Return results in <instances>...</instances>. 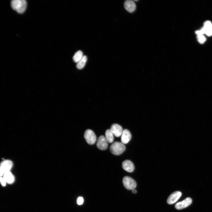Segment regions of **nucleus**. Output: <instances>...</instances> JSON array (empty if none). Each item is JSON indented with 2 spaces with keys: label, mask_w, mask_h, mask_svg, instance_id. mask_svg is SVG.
Segmentation results:
<instances>
[{
  "label": "nucleus",
  "mask_w": 212,
  "mask_h": 212,
  "mask_svg": "<svg viewBox=\"0 0 212 212\" xmlns=\"http://www.w3.org/2000/svg\"><path fill=\"white\" fill-rule=\"evenodd\" d=\"M84 137L87 143L90 145L94 144L96 141V137L94 132L88 130L85 132Z\"/></svg>",
  "instance_id": "nucleus-4"
},
{
  "label": "nucleus",
  "mask_w": 212,
  "mask_h": 212,
  "mask_svg": "<svg viewBox=\"0 0 212 212\" xmlns=\"http://www.w3.org/2000/svg\"><path fill=\"white\" fill-rule=\"evenodd\" d=\"M110 130L114 135L117 137L121 136L123 131L122 127L117 124H113L111 127Z\"/></svg>",
  "instance_id": "nucleus-9"
},
{
  "label": "nucleus",
  "mask_w": 212,
  "mask_h": 212,
  "mask_svg": "<svg viewBox=\"0 0 212 212\" xmlns=\"http://www.w3.org/2000/svg\"><path fill=\"white\" fill-rule=\"evenodd\" d=\"M203 28L205 34L209 36L212 35V24L210 21H206L204 24Z\"/></svg>",
  "instance_id": "nucleus-13"
},
{
  "label": "nucleus",
  "mask_w": 212,
  "mask_h": 212,
  "mask_svg": "<svg viewBox=\"0 0 212 212\" xmlns=\"http://www.w3.org/2000/svg\"><path fill=\"white\" fill-rule=\"evenodd\" d=\"M192 202V199L188 197L183 201L177 203L175 205V207L178 210H181L188 207Z\"/></svg>",
  "instance_id": "nucleus-6"
},
{
  "label": "nucleus",
  "mask_w": 212,
  "mask_h": 212,
  "mask_svg": "<svg viewBox=\"0 0 212 212\" xmlns=\"http://www.w3.org/2000/svg\"><path fill=\"white\" fill-rule=\"evenodd\" d=\"M123 183L125 187L129 190H132L135 189L137 186L135 181L129 177H124L123 179Z\"/></svg>",
  "instance_id": "nucleus-3"
},
{
  "label": "nucleus",
  "mask_w": 212,
  "mask_h": 212,
  "mask_svg": "<svg viewBox=\"0 0 212 212\" xmlns=\"http://www.w3.org/2000/svg\"><path fill=\"white\" fill-rule=\"evenodd\" d=\"M84 202V199L83 198L81 197H78L77 200V203L78 205H82Z\"/></svg>",
  "instance_id": "nucleus-19"
},
{
  "label": "nucleus",
  "mask_w": 212,
  "mask_h": 212,
  "mask_svg": "<svg viewBox=\"0 0 212 212\" xmlns=\"http://www.w3.org/2000/svg\"><path fill=\"white\" fill-rule=\"evenodd\" d=\"M132 138V135L130 132L126 129L123 130L121 136V142L123 144L128 143Z\"/></svg>",
  "instance_id": "nucleus-11"
},
{
  "label": "nucleus",
  "mask_w": 212,
  "mask_h": 212,
  "mask_svg": "<svg viewBox=\"0 0 212 212\" xmlns=\"http://www.w3.org/2000/svg\"><path fill=\"white\" fill-rule=\"evenodd\" d=\"M108 143L105 137L103 136H101L98 138L97 146L99 149L102 150H104L107 149L108 147Z\"/></svg>",
  "instance_id": "nucleus-7"
},
{
  "label": "nucleus",
  "mask_w": 212,
  "mask_h": 212,
  "mask_svg": "<svg viewBox=\"0 0 212 212\" xmlns=\"http://www.w3.org/2000/svg\"><path fill=\"white\" fill-rule=\"evenodd\" d=\"M182 195L179 191H176L169 196L167 200V203L169 204H175L179 199Z\"/></svg>",
  "instance_id": "nucleus-8"
},
{
  "label": "nucleus",
  "mask_w": 212,
  "mask_h": 212,
  "mask_svg": "<svg viewBox=\"0 0 212 212\" xmlns=\"http://www.w3.org/2000/svg\"><path fill=\"white\" fill-rule=\"evenodd\" d=\"M87 60L86 56H83L82 59L77 63L76 67L78 69H81L85 66Z\"/></svg>",
  "instance_id": "nucleus-16"
},
{
  "label": "nucleus",
  "mask_w": 212,
  "mask_h": 212,
  "mask_svg": "<svg viewBox=\"0 0 212 212\" xmlns=\"http://www.w3.org/2000/svg\"><path fill=\"white\" fill-rule=\"evenodd\" d=\"M197 38L198 41L202 44H204L206 40L205 37L203 35H197Z\"/></svg>",
  "instance_id": "nucleus-18"
},
{
  "label": "nucleus",
  "mask_w": 212,
  "mask_h": 212,
  "mask_svg": "<svg viewBox=\"0 0 212 212\" xmlns=\"http://www.w3.org/2000/svg\"><path fill=\"white\" fill-rule=\"evenodd\" d=\"M124 6L125 10L128 12L132 13L134 12L136 9V6L134 1L128 0L124 3Z\"/></svg>",
  "instance_id": "nucleus-12"
},
{
  "label": "nucleus",
  "mask_w": 212,
  "mask_h": 212,
  "mask_svg": "<svg viewBox=\"0 0 212 212\" xmlns=\"http://www.w3.org/2000/svg\"><path fill=\"white\" fill-rule=\"evenodd\" d=\"M83 56L82 52L79 51L75 54L73 56V59L75 62L77 63L82 59Z\"/></svg>",
  "instance_id": "nucleus-17"
},
{
  "label": "nucleus",
  "mask_w": 212,
  "mask_h": 212,
  "mask_svg": "<svg viewBox=\"0 0 212 212\" xmlns=\"http://www.w3.org/2000/svg\"><path fill=\"white\" fill-rule=\"evenodd\" d=\"M125 146L121 142H115L111 145L110 147V150L113 154L119 155L125 151Z\"/></svg>",
  "instance_id": "nucleus-2"
},
{
  "label": "nucleus",
  "mask_w": 212,
  "mask_h": 212,
  "mask_svg": "<svg viewBox=\"0 0 212 212\" xmlns=\"http://www.w3.org/2000/svg\"><path fill=\"white\" fill-rule=\"evenodd\" d=\"M12 9L18 13L21 14L25 11L27 3L25 0H13L11 3Z\"/></svg>",
  "instance_id": "nucleus-1"
},
{
  "label": "nucleus",
  "mask_w": 212,
  "mask_h": 212,
  "mask_svg": "<svg viewBox=\"0 0 212 212\" xmlns=\"http://www.w3.org/2000/svg\"><path fill=\"white\" fill-rule=\"evenodd\" d=\"M13 165L12 161L10 160H5L1 164L0 168V174L1 176L4 175L5 173L9 172Z\"/></svg>",
  "instance_id": "nucleus-5"
},
{
  "label": "nucleus",
  "mask_w": 212,
  "mask_h": 212,
  "mask_svg": "<svg viewBox=\"0 0 212 212\" xmlns=\"http://www.w3.org/2000/svg\"><path fill=\"white\" fill-rule=\"evenodd\" d=\"M114 136L110 130H108L106 131L105 133V138L108 143H111L114 141Z\"/></svg>",
  "instance_id": "nucleus-15"
},
{
  "label": "nucleus",
  "mask_w": 212,
  "mask_h": 212,
  "mask_svg": "<svg viewBox=\"0 0 212 212\" xmlns=\"http://www.w3.org/2000/svg\"><path fill=\"white\" fill-rule=\"evenodd\" d=\"M3 178L6 182L10 184L12 183L15 180L14 176L10 171L5 173Z\"/></svg>",
  "instance_id": "nucleus-14"
},
{
  "label": "nucleus",
  "mask_w": 212,
  "mask_h": 212,
  "mask_svg": "<svg viewBox=\"0 0 212 212\" xmlns=\"http://www.w3.org/2000/svg\"><path fill=\"white\" fill-rule=\"evenodd\" d=\"M122 166L123 168L126 172L131 173L134 170V165L130 160H126L123 161L122 163Z\"/></svg>",
  "instance_id": "nucleus-10"
},
{
  "label": "nucleus",
  "mask_w": 212,
  "mask_h": 212,
  "mask_svg": "<svg viewBox=\"0 0 212 212\" xmlns=\"http://www.w3.org/2000/svg\"><path fill=\"white\" fill-rule=\"evenodd\" d=\"M0 180H1V183L2 185L3 186H5L7 182L4 178L1 177Z\"/></svg>",
  "instance_id": "nucleus-20"
},
{
  "label": "nucleus",
  "mask_w": 212,
  "mask_h": 212,
  "mask_svg": "<svg viewBox=\"0 0 212 212\" xmlns=\"http://www.w3.org/2000/svg\"><path fill=\"white\" fill-rule=\"evenodd\" d=\"M132 192L134 194H136L137 193V191L135 189H134L132 190Z\"/></svg>",
  "instance_id": "nucleus-21"
}]
</instances>
